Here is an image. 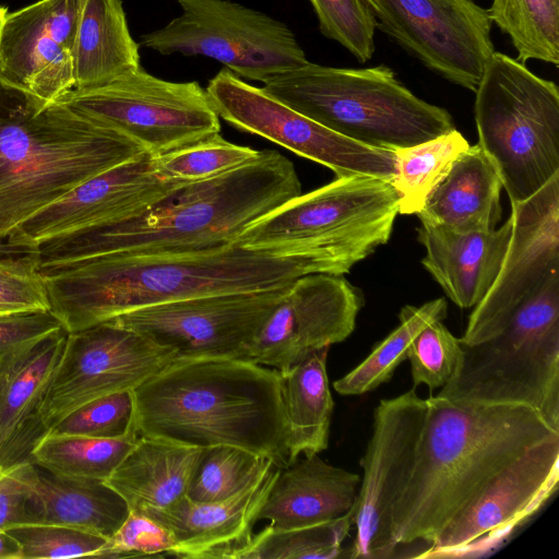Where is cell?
<instances>
[{
  "label": "cell",
  "instance_id": "4dcf8cb0",
  "mask_svg": "<svg viewBox=\"0 0 559 559\" xmlns=\"http://www.w3.org/2000/svg\"><path fill=\"white\" fill-rule=\"evenodd\" d=\"M448 304L437 298L424 305L401 309L400 324L352 371L334 381L341 395H361L391 380L397 366L406 359L407 350L417 334L428 324L447 317Z\"/></svg>",
  "mask_w": 559,
  "mask_h": 559
},
{
  "label": "cell",
  "instance_id": "b9f144b4",
  "mask_svg": "<svg viewBox=\"0 0 559 559\" xmlns=\"http://www.w3.org/2000/svg\"><path fill=\"white\" fill-rule=\"evenodd\" d=\"M8 532L22 547V559L94 557L106 538L51 524H26Z\"/></svg>",
  "mask_w": 559,
  "mask_h": 559
},
{
  "label": "cell",
  "instance_id": "7bdbcfd3",
  "mask_svg": "<svg viewBox=\"0 0 559 559\" xmlns=\"http://www.w3.org/2000/svg\"><path fill=\"white\" fill-rule=\"evenodd\" d=\"M170 532L151 516L130 511L119 528L106 539L96 558L169 556L174 547Z\"/></svg>",
  "mask_w": 559,
  "mask_h": 559
},
{
  "label": "cell",
  "instance_id": "cb8c5ba5",
  "mask_svg": "<svg viewBox=\"0 0 559 559\" xmlns=\"http://www.w3.org/2000/svg\"><path fill=\"white\" fill-rule=\"evenodd\" d=\"M512 229L509 219L490 231L459 233L421 224L424 267L460 308H474L491 287L503 261Z\"/></svg>",
  "mask_w": 559,
  "mask_h": 559
},
{
  "label": "cell",
  "instance_id": "7a4b0ae2",
  "mask_svg": "<svg viewBox=\"0 0 559 559\" xmlns=\"http://www.w3.org/2000/svg\"><path fill=\"white\" fill-rule=\"evenodd\" d=\"M349 271L325 254H278L234 241L201 250L103 255L40 273L50 311L72 333L163 302L276 289L302 275Z\"/></svg>",
  "mask_w": 559,
  "mask_h": 559
},
{
  "label": "cell",
  "instance_id": "52a82bcc",
  "mask_svg": "<svg viewBox=\"0 0 559 559\" xmlns=\"http://www.w3.org/2000/svg\"><path fill=\"white\" fill-rule=\"evenodd\" d=\"M453 377L436 395L459 403L521 405L559 431V273L514 312L503 330L461 342Z\"/></svg>",
  "mask_w": 559,
  "mask_h": 559
},
{
  "label": "cell",
  "instance_id": "ffe728a7",
  "mask_svg": "<svg viewBox=\"0 0 559 559\" xmlns=\"http://www.w3.org/2000/svg\"><path fill=\"white\" fill-rule=\"evenodd\" d=\"M416 388L381 400L372 433L360 460L362 477L353 512L356 534L350 559H386L390 510L409 466L425 414Z\"/></svg>",
  "mask_w": 559,
  "mask_h": 559
},
{
  "label": "cell",
  "instance_id": "f1b7e54d",
  "mask_svg": "<svg viewBox=\"0 0 559 559\" xmlns=\"http://www.w3.org/2000/svg\"><path fill=\"white\" fill-rule=\"evenodd\" d=\"M139 44L121 0H85L73 53L75 91L109 85L139 70Z\"/></svg>",
  "mask_w": 559,
  "mask_h": 559
},
{
  "label": "cell",
  "instance_id": "5b68a950",
  "mask_svg": "<svg viewBox=\"0 0 559 559\" xmlns=\"http://www.w3.org/2000/svg\"><path fill=\"white\" fill-rule=\"evenodd\" d=\"M145 150L71 107L0 78V239L84 181Z\"/></svg>",
  "mask_w": 559,
  "mask_h": 559
},
{
  "label": "cell",
  "instance_id": "3957f363",
  "mask_svg": "<svg viewBox=\"0 0 559 559\" xmlns=\"http://www.w3.org/2000/svg\"><path fill=\"white\" fill-rule=\"evenodd\" d=\"M138 437L236 447L289 465L280 370L250 359L174 361L132 390Z\"/></svg>",
  "mask_w": 559,
  "mask_h": 559
},
{
  "label": "cell",
  "instance_id": "ac0fdd59",
  "mask_svg": "<svg viewBox=\"0 0 559 559\" xmlns=\"http://www.w3.org/2000/svg\"><path fill=\"white\" fill-rule=\"evenodd\" d=\"M512 229L500 270L474 307L460 341L476 344L500 333L518 308L559 273V174L511 205Z\"/></svg>",
  "mask_w": 559,
  "mask_h": 559
},
{
  "label": "cell",
  "instance_id": "ee69618b",
  "mask_svg": "<svg viewBox=\"0 0 559 559\" xmlns=\"http://www.w3.org/2000/svg\"><path fill=\"white\" fill-rule=\"evenodd\" d=\"M35 468L32 462L10 467L0 465V530L26 524V506Z\"/></svg>",
  "mask_w": 559,
  "mask_h": 559
},
{
  "label": "cell",
  "instance_id": "f546056e",
  "mask_svg": "<svg viewBox=\"0 0 559 559\" xmlns=\"http://www.w3.org/2000/svg\"><path fill=\"white\" fill-rule=\"evenodd\" d=\"M329 348H321L281 372L289 432V465L300 454H319L328 448L334 406L326 373Z\"/></svg>",
  "mask_w": 559,
  "mask_h": 559
},
{
  "label": "cell",
  "instance_id": "6da1fadb",
  "mask_svg": "<svg viewBox=\"0 0 559 559\" xmlns=\"http://www.w3.org/2000/svg\"><path fill=\"white\" fill-rule=\"evenodd\" d=\"M559 436L535 411L425 399L412 460L390 510L389 558H426L442 531L506 466Z\"/></svg>",
  "mask_w": 559,
  "mask_h": 559
},
{
  "label": "cell",
  "instance_id": "836d02e7",
  "mask_svg": "<svg viewBox=\"0 0 559 559\" xmlns=\"http://www.w3.org/2000/svg\"><path fill=\"white\" fill-rule=\"evenodd\" d=\"M487 11L510 37L519 61L559 64V0H492Z\"/></svg>",
  "mask_w": 559,
  "mask_h": 559
},
{
  "label": "cell",
  "instance_id": "30bf717a",
  "mask_svg": "<svg viewBox=\"0 0 559 559\" xmlns=\"http://www.w3.org/2000/svg\"><path fill=\"white\" fill-rule=\"evenodd\" d=\"M182 13L143 34L140 45L162 55L204 56L240 79L266 82L308 62L283 22L229 0H176Z\"/></svg>",
  "mask_w": 559,
  "mask_h": 559
},
{
  "label": "cell",
  "instance_id": "f6af8a7d",
  "mask_svg": "<svg viewBox=\"0 0 559 559\" xmlns=\"http://www.w3.org/2000/svg\"><path fill=\"white\" fill-rule=\"evenodd\" d=\"M63 329L51 311L0 318V356L28 346Z\"/></svg>",
  "mask_w": 559,
  "mask_h": 559
},
{
  "label": "cell",
  "instance_id": "d6986e66",
  "mask_svg": "<svg viewBox=\"0 0 559 559\" xmlns=\"http://www.w3.org/2000/svg\"><path fill=\"white\" fill-rule=\"evenodd\" d=\"M362 305L359 289L341 275H302L265 320L248 359L285 372L312 353L346 340Z\"/></svg>",
  "mask_w": 559,
  "mask_h": 559
},
{
  "label": "cell",
  "instance_id": "2e32d148",
  "mask_svg": "<svg viewBox=\"0 0 559 559\" xmlns=\"http://www.w3.org/2000/svg\"><path fill=\"white\" fill-rule=\"evenodd\" d=\"M559 436L539 442L497 474L439 535L426 558L489 555L557 491Z\"/></svg>",
  "mask_w": 559,
  "mask_h": 559
},
{
  "label": "cell",
  "instance_id": "7c38bea8",
  "mask_svg": "<svg viewBox=\"0 0 559 559\" xmlns=\"http://www.w3.org/2000/svg\"><path fill=\"white\" fill-rule=\"evenodd\" d=\"M288 286L163 302L126 312L109 322L173 349L175 361L248 359L252 341Z\"/></svg>",
  "mask_w": 559,
  "mask_h": 559
},
{
  "label": "cell",
  "instance_id": "e0dca14e",
  "mask_svg": "<svg viewBox=\"0 0 559 559\" xmlns=\"http://www.w3.org/2000/svg\"><path fill=\"white\" fill-rule=\"evenodd\" d=\"M188 181L164 176L143 153L84 181L22 222L5 239L19 251L140 215Z\"/></svg>",
  "mask_w": 559,
  "mask_h": 559
},
{
  "label": "cell",
  "instance_id": "4316f807",
  "mask_svg": "<svg viewBox=\"0 0 559 559\" xmlns=\"http://www.w3.org/2000/svg\"><path fill=\"white\" fill-rule=\"evenodd\" d=\"M129 512L126 501L104 480L56 475L36 465L26 524L67 526L107 539Z\"/></svg>",
  "mask_w": 559,
  "mask_h": 559
},
{
  "label": "cell",
  "instance_id": "bcb514c9",
  "mask_svg": "<svg viewBox=\"0 0 559 559\" xmlns=\"http://www.w3.org/2000/svg\"><path fill=\"white\" fill-rule=\"evenodd\" d=\"M0 559H22L20 543L4 530H0Z\"/></svg>",
  "mask_w": 559,
  "mask_h": 559
},
{
  "label": "cell",
  "instance_id": "d590c367",
  "mask_svg": "<svg viewBox=\"0 0 559 559\" xmlns=\"http://www.w3.org/2000/svg\"><path fill=\"white\" fill-rule=\"evenodd\" d=\"M272 466L264 456L240 448H206L187 497L200 503L225 500L255 484Z\"/></svg>",
  "mask_w": 559,
  "mask_h": 559
},
{
  "label": "cell",
  "instance_id": "4fadbf2b",
  "mask_svg": "<svg viewBox=\"0 0 559 559\" xmlns=\"http://www.w3.org/2000/svg\"><path fill=\"white\" fill-rule=\"evenodd\" d=\"M176 359V353L112 322L68 333L39 409L43 438L93 400L132 391Z\"/></svg>",
  "mask_w": 559,
  "mask_h": 559
},
{
  "label": "cell",
  "instance_id": "8d00e7d4",
  "mask_svg": "<svg viewBox=\"0 0 559 559\" xmlns=\"http://www.w3.org/2000/svg\"><path fill=\"white\" fill-rule=\"evenodd\" d=\"M261 151L234 144L221 134L154 156L158 170L181 181L209 179L257 159Z\"/></svg>",
  "mask_w": 559,
  "mask_h": 559
},
{
  "label": "cell",
  "instance_id": "d6a6232c",
  "mask_svg": "<svg viewBox=\"0 0 559 559\" xmlns=\"http://www.w3.org/2000/svg\"><path fill=\"white\" fill-rule=\"evenodd\" d=\"M47 435L32 452V463L56 475L106 480L138 440Z\"/></svg>",
  "mask_w": 559,
  "mask_h": 559
},
{
  "label": "cell",
  "instance_id": "7402d4cb",
  "mask_svg": "<svg viewBox=\"0 0 559 559\" xmlns=\"http://www.w3.org/2000/svg\"><path fill=\"white\" fill-rule=\"evenodd\" d=\"M272 466L255 484L216 502H193L187 496L168 509H145L174 538L169 556L185 559H237L250 543L267 495L277 477Z\"/></svg>",
  "mask_w": 559,
  "mask_h": 559
},
{
  "label": "cell",
  "instance_id": "d4e9b609",
  "mask_svg": "<svg viewBox=\"0 0 559 559\" xmlns=\"http://www.w3.org/2000/svg\"><path fill=\"white\" fill-rule=\"evenodd\" d=\"M361 477L324 462L318 454L304 455L280 468L258 521L276 528H297L342 516L356 502Z\"/></svg>",
  "mask_w": 559,
  "mask_h": 559
},
{
  "label": "cell",
  "instance_id": "7dc6e473",
  "mask_svg": "<svg viewBox=\"0 0 559 559\" xmlns=\"http://www.w3.org/2000/svg\"><path fill=\"white\" fill-rule=\"evenodd\" d=\"M23 251L15 250L11 248L5 240L0 239V257L15 254V253H22Z\"/></svg>",
  "mask_w": 559,
  "mask_h": 559
},
{
  "label": "cell",
  "instance_id": "83f0119b",
  "mask_svg": "<svg viewBox=\"0 0 559 559\" xmlns=\"http://www.w3.org/2000/svg\"><path fill=\"white\" fill-rule=\"evenodd\" d=\"M204 449L139 437L105 483L130 511L168 509L187 493Z\"/></svg>",
  "mask_w": 559,
  "mask_h": 559
},
{
  "label": "cell",
  "instance_id": "277c9868",
  "mask_svg": "<svg viewBox=\"0 0 559 559\" xmlns=\"http://www.w3.org/2000/svg\"><path fill=\"white\" fill-rule=\"evenodd\" d=\"M301 194L294 164L274 150L218 176L188 181L127 221L44 243L40 272L110 254L201 250L234 242L253 222Z\"/></svg>",
  "mask_w": 559,
  "mask_h": 559
},
{
  "label": "cell",
  "instance_id": "f35d334b",
  "mask_svg": "<svg viewBox=\"0 0 559 559\" xmlns=\"http://www.w3.org/2000/svg\"><path fill=\"white\" fill-rule=\"evenodd\" d=\"M131 433H135L133 396L132 391H123L83 404L57 423L47 435L119 439Z\"/></svg>",
  "mask_w": 559,
  "mask_h": 559
},
{
  "label": "cell",
  "instance_id": "484cf974",
  "mask_svg": "<svg viewBox=\"0 0 559 559\" xmlns=\"http://www.w3.org/2000/svg\"><path fill=\"white\" fill-rule=\"evenodd\" d=\"M501 180L478 144L468 146L416 214L421 224L459 233L490 231L501 218Z\"/></svg>",
  "mask_w": 559,
  "mask_h": 559
},
{
  "label": "cell",
  "instance_id": "9c48e42d",
  "mask_svg": "<svg viewBox=\"0 0 559 559\" xmlns=\"http://www.w3.org/2000/svg\"><path fill=\"white\" fill-rule=\"evenodd\" d=\"M397 214L399 197L390 180L336 177L253 222L235 241L278 254H325L353 267L389 240Z\"/></svg>",
  "mask_w": 559,
  "mask_h": 559
},
{
  "label": "cell",
  "instance_id": "9a60e30c",
  "mask_svg": "<svg viewBox=\"0 0 559 559\" xmlns=\"http://www.w3.org/2000/svg\"><path fill=\"white\" fill-rule=\"evenodd\" d=\"M377 27L424 66L475 92L496 51L487 9L474 0H364Z\"/></svg>",
  "mask_w": 559,
  "mask_h": 559
},
{
  "label": "cell",
  "instance_id": "5bb4252c",
  "mask_svg": "<svg viewBox=\"0 0 559 559\" xmlns=\"http://www.w3.org/2000/svg\"><path fill=\"white\" fill-rule=\"evenodd\" d=\"M218 115L234 128L267 139L293 153L322 164L336 177L366 175L392 180L394 151L364 145L297 112L227 68L206 86Z\"/></svg>",
  "mask_w": 559,
  "mask_h": 559
},
{
  "label": "cell",
  "instance_id": "ba28073f",
  "mask_svg": "<svg viewBox=\"0 0 559 559\" xmlns=\"http://www.w3.org/2000/svg\"><path fill=\"white\" fill-rule=\"evenodd\" d=\"M475 94L478 145L519 204L559 174L558 86L495 51Z\"/></svg>",
  "mask_w": 559,
  "mask_h": 559
},
{
  "label": "cell",
  "instance_id": "60d3db41",
  "mask_svg": "<svg viewBox=\"0 0 559 559\" xmlns=\"http://www.w3.org/2000/svg\"><path fill=\"white\" fill-rule=\"evenodd\" d=\"M50 311L35 252L0 257V318Z\"/></svg>",
  "mask_w": 559,
  "mask_h": 559
},
{
  "label": "cell",
  "instance_id": "603a6c76",
  "mask_svg": "<svg viewBox=\"0 0 559 559\" xmlns=\"http://www.w3.org/2000/svg\"><path fill=\"white\" fill-rule=\"evenodd\" d=\"M68 333L61 329L0 356V465L32 462L43 439L39 409L61 358Z\"/></svg>",
  "mask_w": 559,
  "mask_h": 559
},
{
  "label": "cell",
  "instance_id": "8fae6325",
  "mask_svg": "<svg viewBox=\"0 0 559 559\" xmlns=\"http://www.w3.org/2000/svg\"><path fill=\"white\" fill-rule=\"evenodd\" d=\"M58 102L127 135L159 156L219 133V117L199 82L135 72L99 88L71 90Z\"/></svg>",
  "mask_w": 559,
  "mask_h": 559
},
{
  "label": "cell",
  "instance_id": "c3c4849f",
  "mask_svg": "<svg viewBox=\"0 0 559 559\" xmlns=\"http://www.w3.org/2000/svg\"><path fill=\"white\" fill-rule=\"evenodd\" d=\"M7 14H8V9L5 7H0V33H1V28H2V25H3Z\"/></svg>",
  "mask_w": 559,
  "mask_h": 559
},
{
  "label": "cell",
  "instance_id": "e575fe53",
  "mask_svg": "<svg viewBox=\"0 0 559 559\" xmlns=\"http://www.w3.org/2000/svg\"><path fill=\"white\" fill-rule=\"evenodd\" d=\"M353 512L305 527L283 530L269 524L252 536L237 559L347 558L342 543L353 524Z\"/></svg>",
  "mask_w": 559,
  "mask_h": 559
},
{
  "label": "cell",
  "instance_id": "74e56055",
  "mask_svg": "<svg viewBox=\"0 0 559 559\" xmlns=\"http://www.w3.org/2000/svg\"><path fill=\"white\" fill-rule=\"evenodd\" d=\"M323 36L337 41L360 62L374 52L377 21L364 0H309Z\"/></svg>",
  "mask_w": 559,
  "mask_h": 559
},
{
  "label": "cell",
  "instance_id": "44dd1931",
  "mask_svg": "<svg viewBox=\"0 0 559 559\" xmlns=\"http://www.w3.org/2000/svg\"><path fill=\"white\" fill-rule=\"evenodd\" d=\"M85 0H38L8 13L0 78L49 105L74 87L73 53Z\"/></svg>",
  "mask_w": 559,
  "mask_h": 559
},
{
  "label": "cell",
  "instance_id": "ab89813d",
  "mask_svg": "<svg viewBox=\"0 0 559 559\" xmlns=\"http://www.w3.org/2000/svg\"><path fill=\"white\" fill-rule=\"evenodd\" d=\"M462 354L461 341L442 323L425 326L411 343L409 360L414 388L426 384L431 391L453 377Z\"/></svg>",
  "mask_w": 559,
  "mask_h": 559
},
{
  "label": "cell",
  "instance_id": "1f68e13d",
  "mask_svg": "<svg viewBox=\"0 0 559 559\" xmlns=\"http://www.w3.org/2000/svg\"><path fill=\"white\" fill-rule=\"evenodd\" d=\"M468 146L466 139L454 129L394 151L395 174L391 182L399 197V214L416 215L453 162Z\"/></svg>",
  "mask_w": 559,
  "mask_h": 559
},
{
  "label": "cell",
  "instance_id": "8992f818",
  "mask_svg": "<svg viewBox=\"0 0 559 559\" xmlns=\"http://www.w3.org/2000/svg\"><path fill=\"white\" fill-rule=\"evenodd\" d=\"M262 90L358 143L396 151L455 129L442 107L413 94L385 64L335 68L308 61L272 76Z\"/></svg>",
  "mask_w": 559,
  "mask_h": 559
}]
</instances>
